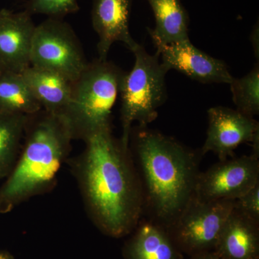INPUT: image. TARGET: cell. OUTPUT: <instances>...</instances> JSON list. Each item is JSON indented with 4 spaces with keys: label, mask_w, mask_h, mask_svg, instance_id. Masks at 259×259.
I'll return each mask as SVG.
<instances>
[{
    "label": "cell",
    "mask_w": 259,
    "mask_h": 259,
    "mask_svg": "<svg viewBox=\"0 0 259 259\" xmlns=\"http://www.w3.org/2000/svg\"><path fill=\"white\" fill-rule=\"evenodd\" d=\"M125 71L107 60L88 63L73 82L64 119L74 139L85 141L93 135L112 131V112L120 95Z\"/></svg>",
    "instance_id": "277c9868"
},
{
    "label": "cell",
    "mask_w": 259,
    "mask_h": 259,
    "mask_svg": "<svg viewBox=\"0 0 259 259\" xmlns=\"http://www.w3.org/2000/svg\"><path fill=\"white\" fill-rule=\"evenodd\" d=\"M0 259H14V256L5 250H0Z\"/></svg>",
    "instance_id": "cb8c5ba5"
},
{
    "label": "cell",
    "mask_w": 259,
    "mask_h": 259,
    "mask_svg": "<svg viewBox=\"0 0 259 259\" xmlns=\"http://www.w3.org/2000/svg\"><path fill=\"white\" fill-rule=\"evenodd\" d=\"M139 166L144 209L151 220L168 228L193 197L199 174L200 149L149 128L132 127L130 135Z\"/></svg>",
    "instance_id": "7a4b0ae2"
},
{
    "label": "cell",
    "mask_w": 259,
    "mask_h": 259,
    "mask_svg": "<svg viewBox=\"0 0 259 259\" xmlns=\"http://www.w3.org/2000/svg\"><path fill=\"white\" fill-rule=\"evenodd\" d=\"M207 138L200 148L202 156L214 153L219 161L236 156L240 145L251 143L259 134L258 121L237 110L223 106L213 107L207 111Z\"/></svg>",
    "instance_id": "9c48e42d"
},
{
    "label": "cell",
    "mask_w": 259,
    "mask_h": 259,
    "mask_svg": "<svg viewBox=\"0 0 259 259\" xmlns=\"http://www.w3.org/2000/svg\"><path fill=\"white\" fill-rule=\"evenodd\" d=\"M161 64L167 71L175 69L202 83H231L233 76L224 61L194 47L190 40L165 44L151 37Z\"/></svg>",
    "instance_id": "30bf717a"
},
{
    "label": "cell",
    "mask_w": 259,
    "mask_h": 259,
    "mask_svg": "<svg viewBox=\"0 0 259 259\" xmlns=\"http://www.w3.org/2000/svg\"><path fill=\"white\" fill-rule=\"evenodd\" d=\"M233 207L234 201L202 200L194 194L167 231L183 254L213 251Z\"/></svg>",
    "instance_id": "52a82bcc"
},
{
    "label": "cell",
    "mask_w": 259,
    "mask_h": 259,
    "mask_svg": "<svg viewBox=\"0 0 259 259\" xmlns=\"http://www.w3.org/2000/svg\"><path fill=\"white\" fill-rule=\"evenodd\" d=\"M25 142L0 188V214L48 190L54 184L74 139L64 119L40 110L28 116Z\"/></svg>",
    "instance_id": "3957f363"
},
{
    "label": "cell",
    "mask_w": 259,
    "mask_h": 259,
    "mask_svg": "<svg viewBox=\"0 0 259 259\" xmlns=\"http://www.w3.org/2000/svg\"><path fill=\"white\" fill-rule=\"evenodd\" d=\"M84 141L78 178L89 212L107 236H125L134 231L144 211L142 185L131 148L112 131Z\"/></svg>",
    "instance_id": "6da1fadb"
},
{
    "label": "cell",
    "mask_w": 259,
    "mask_h": 259,
    "mask_svg": "<svg viewBox=\"0 0 259 259\" xmlns=\"http://www.w3.org/2000/svg\"><path fill=\"white\" fill-rule=\"evenodd\" d=\"M231 90L236 110L243 115L253 117L259 114V66L241 78H233Z\"/></svg>",
    "instance_id": "d6986e66"
},
{
    "label": "cell",
    "mask_w": 259,
    "mask_h": 259,
    "mask_svg": "<svg viewBox=\"0 0 259 259\" xmlns=\"http://www.w3.org/2000/svg\"><path fill=\"white\" fill-rule=\"evenodd\" d=\"M190 259H220L213 251L202 252L190 256Z\"/></svg>",
    "instance_id": "603a6c76"
},
{
    "label": "cell",
    "mask_w": 259,
    "mask_h": 259,
    "mask_svg": "<svg viewBox=\"0 0 259 259\" xmlns=\"http://www.w3.org/2000/svg\"><path fill=\"white\" fill-rule=\"evenodd\" d=\"M4 71H5V70H4V69H3V66H2L1 65H0V75L3 74V72Z\"/></svg>",
    "instance_id": "d4e9b609"
},
{
    "label": "cell",
    "mask_w": 259,
    "mask_h": 259,
    "mask_svg": "<svg viewBox=\"0 0 259 259\" xmlns=\"http://www.w3.org/2000/svg\"><path fill=\"white\" fill-rule=\"evenodd\" d=\"M134 0H93L92 23L98 35L99 59L107 60L112 44L121 42L131 51L139 44L130 32V16Z\"/></svg>",
    "instance_id": "7c38bea8"
},
{
    "label": "cell",
    "mask_w": 259,
    "mask_h": 259,
    "mask_svg": "<svg viewBox=\"0 0 259 259\" xmlns=\"http://www.w3.org/2000/svg\"><path fill=\"white\" fill-rule=\"evenodd\" d=\"M156 20L154 29L147 28L150 36L165 44L187 41L189 37L188 13L181 0H146Z\"/></svg>",
    "instance_id": "2e32d148"
},
{
    "label": "cell",
    "mask_w": 259,
    "mask_h": 259,
    "mask_svg": "<svg viewBox=\"0 0 259 259\" xmlns=\"http://www.w3.org/2000/svg\"><path fill=\"white\" fill-rule=\"evenodd\" d=\"M21 74L42 110L63 118L71 100L73 81L57 73L31 66Z\"/></svg>",
    "instance_id": "9a60e30c"
},
{
    "label": "cell",
    "mask_w": 259,
    "mask_h": 259,
    "mask_svg": "<svg viewBox=\"0 0 259 259\" xmlns=\"http://www.w3.org/2000/svg\"><path fill=\"white\" fill-rule=\"evenodd\" d=\"M122 250L125 259H183L165 227L152 220L140 221Z\"/></svg>",
    "instance_id": "5bb4252c"
},
{
    "label": "cell",
    "mask_w": 259,
    "mask_h": 259,
    "mask_svg": "<svg viewBox=\"0 0 259 259\" xmlns=\"http://www.w3.org/2000/svg\"><path fill=\"white\" fill-rule=\"evenodd\" d=\"M30 62L33 67L57 73L73 82L88 64L72 28L62 19L51 18L35 26Z\"/></svg>",
    "instance_id": "8992f818"
},
{
    "label": "cell",
    "mask_w": 259,
    "mask_h": 259,
    "mask_svg": "<svg viewBox=\"0 0 259 259\" xmlns=\"http://www.w3.org/2000/svg\"><path fill=\"white\" fill-rule=\"evenodd\" d=\"M27 11L30 15L42 14L51 18L62 19L79 10L77 0H28Z\"/></svg>",
    "instance_id": "ffe728a7"
},
{
    "label": "cell",
    "mask_w": 259,
    "mask_h": 259,
    "mask_svg": "<svg viewBox=\"0 0 259 259\" xmlns=\"http://www.w3.org/2000/svg\"><path fill=\"white\" fill-rule=\"evenodd\" d=\"M28 116L0 112V171L5 177L20 154Z\"/></svg>",
    "instance_id": "ac0fdd59"
},
{
    "label": "cell",
    "mask_w": 259,
    "mask_h": 259,
    "mask_svg": "<svg viewBox=\"0 0 259 259\" xmlns=\"http://www.w3.org/2000/svg\"><path fill=\"white\" fill-rule=\"evenodd\" d=\"M27 10H0V65L5 71L21 74L30 66L35 26Z\"/></svg>",
    "instance_id": "8fae6325"
},
{
    "label": "cell",
    "mask_w": 259,
    "mask_h": 259,
    "mask_svg": "<svg viewBox=\"0 0 259 259\" xmlns=\"http://www.w3.org/2000/svg\"><path fill=\"white\" fill-rule=\"evenodd\" d=\"M258 28V22H257L255 26L253 27V30H252L251 33H250V42H251L252 47H253V51H254L255 58H257L258 61L259 57Z\"/></svg>",
    "instance_id": "7402d4cb"
},
{
    "label": "cell",
    "mask_w": 259,
    "mask_h": 259,
    "mask_svg": "<svg viewBox=\"0 0 259 259\" xmlns=\"http://www.w3.org/2000/svg\"><path fill=\"white\" fill-rule=\"evenodd\" d=\"M259 182V158L253 155L219 161L199 172L194 196L206 201L239 198Z\"/></svg>",
    "instance_id": "ba28073f"
},
{
    "label": "cell",
    "mask_w": 259,
    "mask_h": 259,
    "mask_svg": "<svg viewBox=\"0 0 259 259\" xmlns=\"http://www.w3.org/2000/svg\"><path fill=\"white\" fill-rule=\"evenodd\" d=\"M4 177H5V175H3L1 171H0V180H1V179L4 178Z\"/></svg>",
    "instance_id": "484cf974"
},
{
    "label": "cell",
    "mask_w": 259,
    "mask_h": 259,
    "mask_svg": "<svg viewBox=\"0 0 259 259\" xmlns=\"http://www.w3.org/2000/svg\"><path fill=\"white\" fill-rule=\"evenodd\" d=\"M213 252L220 259H259V223L233 207Z\"/></svg>",
    "instance_id": "4fadbf2b"
},
{
    "label": "cell",
    "mask_w": 259,
    "mask_h": 259,
    "mask_svg": "<svg viewBox=\"0 0 259 259\" xmlns=\"http://www.w3.org/2000/svg\"><path fill=\"white\" fill-rule=\"evenodd\" d=\"M133 53L135 64L126 72L122 85L120 117L122 134L121 141L129 147L132 125L148 126L158 117V110L167 98L166 75L168 71L159 61V56L151 55L143 46L138 45Z\"/></svg>",
    "instance_id": "5b68a950"
},
{
    "label": "cell",
    "mask_w": 259,
    "mask_h": 259,
    "mask_svg": "<svg viewBox=\"0 0 259 259\" xmlns=\"http://www.w3.org/2000/svg\"><path fill=\"white\" fill-rule=\"evenodd\" d=\"M234 208L245 217L259 223V182L234 200Z\"/></svg>",
    "instance_id": "44dd1931"
},
{
    "label": "cell",
    "mask_w": 259,
    "mask_h": 259,
    "mask_svg": "<svg viewBox=\"0 0 259 259\" xmlns=\"http://www.w3.org/2000/svg\"><path fill=\"white\" fill-rule=\"evenodd\" d=\"M42 110L23 75L4 71L0 75V112L30 115Z\"/></svg>",
    "instance_id": "e0dca14e"
}]
</instances>
